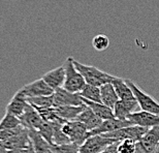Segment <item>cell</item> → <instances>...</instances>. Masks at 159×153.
I'll list each match as a JSON object with an SVG mask.
<instances>
[{
  "label": "cell",
  "instance_id": "277c9868",
  "mask_svg": "<svg viewBox=\"0 0 159 153\" xmlns=\"http://www.w3.org/2000/svg\"><path fill=\"white\" fill-rule=\"evenodd\" d=\"M62 132L69 139L70 143H74L80 147L87 140L89 130L82 122L75 120L65 121L62 125Z\"/></svg>",
  "mask_w": 159,
  "mask_h": 153
},
{
  "label": "cell",
  "instance_id": "3957f363",
  "mask_svg": "<svg viewBox=\"0 0 159 153\" xmlns=\"http://www.w3.org/2000/svg\"><path fill=\"white\" fill-rule=\"evenodd\" d=\"M125 81L127 83V85L131 89L135 100H138L139 109L142 111H146V112L158 115L159 116V104L157 101L154 98H152L149 94L143 91L131 80H125Z\"/></svg>",
  "mask_w": 159,
  "mask_h": 153
},
{
  "label": "cell",
  "instance_id": "5b68a950",
  "mask_svg": "<svg viewBox=\"0 0 159 153\" xmlns=\"http://www.w3.org/2000/svg\"><path fill=\"white\" fill-rule=\"evenodd\" d=\"M147 130L148 128H146V127L130 125V126L123 127V128H120L118 130H115V132L104 133L102 136L106 137V138L115 140L116 142H121L124 141V140H132V141L139 142Z\"/></svg>",
  "mask_w": 159,
  "mask_h": 153
},
{
  "label": "cell",
  "instance_id": "5bb4252c",
  "mask_svg": "<svg viewBox=\"0 0 159 153\" xmlns=\"http://www.w3.org/2000/svg\"><path fill=\"white\" fill-rule=\"evenodd\" d=\"M44 82L50 86L53 90H56L58 88H62L65 81V68L64 65L58 66V67L48 72L47 74L43 76Z\"/></svg>",
  "mask_w": 159,
  "mask_h": 153
},
{
  "label": "cell",
  "instance_id": "4316f807",
  "mask_svg": "<svg viewBox=\"0 0 159 153\" xmlns=\"http://www.w3.org/2000/svg\"><path fill=\"white\" fill-rule=\"evenodd\" d=\"M53 153H78L80 147L74 143H67L62 145H53Z\"/></svg>",
  "mask_w": 159,
  "mask_h": 153
},
{
  "label": "cell",
  "instance_id": "9c48e42d",
  "mask_svg": "<svg viewBox=\"0 0 159 153\" xmlns=\"http://www.w3.org/2000/svg\"><path fill=\"white\" fill-rule=\"evenodd\" d=\"M20 91L25 95L26 98L36 97V96H46V95H52L54 90L43 81V79L35 80V81L26 84L23 86Z\"/></svg>",
  "mask_w": 159,
  "mask_h": 153
},
{
  "label": "cell",
  "instance_id": "30bf717a",
  "mask_svg": "<svg viewBox=\"0 0 159 153\" xmlns=\"http://www.w3.org/2000/svg\"><path fill=\"white\" fill-rule=\"evenodd\" d=\"M127 120L130 121L132 125L146 127V128H151L153 126H159L158 115L146 112V111H138V112L129 115Z\"/></svg>",
  "mask_w": 159,
  "mask_h": 153
},
{
  "label": "cell",
  "instance_id": "ffe728a7",
  "mask_svg": "<svg viewBox=\"0 0 159 153\" xmlns=\"http://www.w3.org/2000/svg\"><path fill=\"white\" fill-rule=\"evenodd\" d=\"M111 83H112V85L115 88V91L117 95H118L119 100H133V98H135L131 89L127 85L125 80L118 78V76H114Z\"/></svg>",
  "mask_w": 159,
  "mask_h": 153
},
{
  "label": "cell",
  "instance_id": "484cf974",
  "mask_svg": "<svg viewBox=\"0 0 159 153\" xmlns=\"http://www.w3.org/2000/svg\"><path fill=\"white\" fill-rule=\"evenodd\" d=\"M92 46H93L94 50L98 51V52H102L109 48L110 39L106 34H97L92 39Z\"/></svg>",
  "mask_w": 159,
  "mask_h": 153
},
{
  "label": "cell",
  "instance_id": "ba28073f",
  "mask_svg": "<svg viewBox=\"0 0 159 153\" xmlns=\"http://www.w3.org/2000/svg\"><path fill=\"white\" fill-rule=\"evenodd\" d=\"M83 104L82 97L79 93H71L64 88H58L53 93V107L63 106H81Z\"/></svg>",
  "mask_w": 159,
  "mask_h": 153
},
{
  "label": "cell",
  "instance_id": "ac0fdd59",
  "mask_svg": "<svg viewBox=\"0 0 159 153\" xmlns=\"http://www.w3.org/2000/svg\"><path fill=\"white\" fill-rule=\"evenodd\" d=\"M86 108V104L83 103L81 106H63L55 108L56 114L64 121H75L80 114Z\"/></svg>",
  "mask_w": 159,
  "mask_h": 153
},
{
  "label": "cell",
  "instance_id": "1f68e13d",
  "mask_svg": "<svg viewBox=\"0 0 159 153\" xmlns=\"http://www.w3.org/2000/svg\"><path fill=\"white\" fill-rule=\"evenodd\" d=\"M0 153H8V150H6L1 141H0Z\"/></svg>",
  "mask_w": 159,
  "mask_h": 153
},
{
  "label": "cell",
  "instance_id": "8992f818",
  "mask_svg": "<svg viewBox=\"0 0 159 153\" xmlns=\"http://www.w3.org/2000/svg\"><path fill=\"white\" fill-rule=\"evenodd\" d=\"M159 144V126L148 128L145 135L136 142L135 153H153Z\"/></svg>",
  "mask_w": 159,
  "mask_h": 153
},
{
  "label": "cell",
  "instance_id": "7c38bea8",
  "mask_svg": "<svg viewBox=\"0 0 159 153\" xmlns=\"http://www.w3.org/2000/svg\"><path fill=\"white\" fill-rule=\"evenodd\" d=\"M139 108V103L135 98H133V100H119L118 103L116 104V106L113 109L114 116L117 119L127 120L129 115L138 112Z\"/></svg>",
  "mask_w": 159,
  "mask_h": 153
},
{
  "label": "cell",
  "instance_id": "7a4b0ae2",
  "mask_svg": "<svg viewBox=\"0 0 159 153\" xmlns=\"http://www.w3.org/2000/svg\"><path fill=\"white\" fill-rule=\"evenodd\" d=\"M63 65L65 68V81L63 88L71 93H79L84 88L86 82L81 72L75 68L74 64V58L67 57Z\"/></svg>",
  "mask_w": 159,
  "mask_h": 153
},
{
  "label": "cell",
  "instance_id": "9a60e30c",
  "mask_svg": "<svg viewBox=\"0 0 159 153\" xmlns=\"http://www.w3.org/2000/svg\"><path fill=\"white\" fill-rule=\"evenodd\" d=\"M28 106L27 98L25 97V95L19 90L17 93L14 95V97L11 98V101L8 103L7 107H6V112L9 114L15 115L16 117H20L25 112L26 108Z\"/></svg>",
  "mask_w": 159,
  "mask_h": 153
},
{
  "label": "cell",
  "instance_id": "d6986e66",
  "mask_svg": "<svg viewBox=\"0 0 159 153\" xmlns=\"http://www.w3.org/2000/svg\"><path fill=\"white\" fill-rule=\"evenodd\" d=\"M100 97L101 103L111 109H114V107L116 106V104L119 100V97L112 83H107V84L100 86Z\"/></svg>",
  "mask_w": 159,
  "mask_h": 153
},
{
  "label": "cell",
  "instance_id": "836d02e7",
  "mask_svg": "<svg viewBox=\"0 0 159 153\" xmlns=\"http://www.w3.org/2000/svg\"><path fill=\"white\" fill-rule=\"evenodd\" d=\"M78 153H82V152H80V151H79V152H78Z\"/></svg>",
  "mask_w": 159,
  "mask_h": 153
},
{
  "label": "cell",
  "instance_id": "f1b7e54d",
  "mask_svg": "<svg viewBox=\"0 0 159 153\" xmlns=\"http://www.w3.org/2000/svg\"><path fill=\"white\" fill-rule=\"evenodd\" d=\"M25 127L23 125H20L16 128H11V129H5V128H0V141L1 142H5L9 140L12 137H15L16 135H18L19 132H21Z\"/></svg>",
  "mask_w": 159,
  "mask_h": 153
},
{
  "label": "cell",
  "instance_id": "83f0119b",
  "mask_svg": "<svg viewBox=\"0 0 159 153\" xmlns=\"http://www.w3.org/2000/svg\"><path fill=\"white\" fill-rule=\"evenodd\" d=\"M136 142L132 140H124L119 142L118 153H135Z\"/></svg>",
  "mask_w": 159,
  "mask_h": 153
},
{
  "label": "cell",
  "instance_id": "6da1fadb",
  "mask_svg": "<svg viewBox=\"0 0 159 153\" xmlns=\"http://www.w3.org/2000/svg\"><path fill=\"white\" fill-rule=\"evenodd\" d=\"M74 64L75 66V68L81 72L86 84H90L93 86H97V87H100V86H102L104 84L111 83L114 78V76L107 74L104 72H101L100 69H98L95 66L83 64V63H80L75 59H74Z\"/></svg>",
  "mask_w": 159,
  "mask_h": 153
},
{
  "label": "cell",
  "instance_id": "d6a6232c",
  "mask_svg": "<svg viewBox=\"0 0 159 153\" xmlns=\"http://www.w3.org/2000/svg\"><path fill=\"white\" fill-rule=\"evenodd\" d=\"M153 153H159V144L157 145V147L155 148V150L153 151Z\"/></svg>",
  "mask_w": 159,
  "mask_h": 153
},
{
  "label": "cell",
  "instance_id": "4fadbf2b",
  "mask_svg": "<svg viewBox=\"0 0 159 153\" xmlns=\"http://www.w3.org/2000/svg\"><path fill=\"white\" fill-rule=\"evenodd\" d=\"M22 125L26 127L27 129H33L37 130L39 128L40 124L43 123V118L40 117V115L36 111L35 108H33L31 104L28 103V106L25 110L22 116L19 117Z\"/></svg>",
  "mask_w": 159,
  "mask_h": 153
},
{
  "label": "cell",
  "instance_id": "7402d4cb",
  "mask_svg": "<svg viewBox=\"0 0 159 153\" xmlns=\"http://www.w3.org/2000/svg\"><path fill=\"white\" fill-rule=\"evenodd\" d=\"M79 95L82 98H84V100L95 101V103H101L100 87H97V86L86 84L84 88L79 92Z\"/></svg>",
  "mask_w": 159,
  "mask_h": 153
},
{
  "label": "cell",
  "instance_id": "cb8c5ba5",
  "mask_svg": "<svg viewBox=\"0 0 159 153\" xmlns=\"http://www.w3.org/2000/svg\"><path fill=\"white\" fill-rule=\"evenodd\" d=\"M22 125L20 119L18 117H16L15 115L9 114L6 112L5 115L3 116L2 120L0 121V128H5V129H11L16 128V127Z\"/></svg>",
  "mask_w": 159,
  "mask_h": 153
},
{
  "label": "cell",
  "instance_id": "44dd1931",
  "mask_svg": "<svg viewBox=\"0 0 159 153\" xmlns=\"http://www.w3.org/2000/svg\"><path fill=\"white\" fill-rule=\"evenodd\" d=\"M82 101L87 107L90 108L102 121L107 119H111V118H115L113 109L107 107L106 104H103L102 103H95V101H90V100H84V98H82Z\"/></svg>",
  "mask_w": 159,
  "mask_h": 153
},
{
  "label": "cell",
  "instance_id": "d4e9b609",
  "mask_svg": "<svg viewBox=\"0 0 159 153\" xmlns=\"http://www.w3.org/2000/svg\"><path fill=\"white\" fill-rule=\"evenodd\" d=\"M43 138L51 145L53 144V135H54V130H53V125L50 122L47 121H43V123L40 124L39 128L36 130Z\"/></svg>",
  "mask_w": 159,
  "mask_h": 153
},
{
  "label": "cell",
  "instance_id": "4dcf8cb0",
  "mask_svg": "<svg viewBox=\"0 0 159 153\" xmlns=\"http://www.w3.org/2000/svg\"><path fill=\"white\" fill-rule=\"evenodd\" d=\"M8 153H35L32 148V145L29 146L27 148H22V149H16V150L8 151Z\"/></svg>",
  "mask_w": 159,
  "mask_h": 153
},
{
  "label": "cell",
  "instance_id": "e0dca14e",
  "mask_svg": "<svg viewBox=\"0 0 159 153\" xmlns=\"http://www.w3.org/2000/svg\"><path fill=\"white\" fill-rule=\"evenodd\" d=\"M29 133V138L31 141V145L35 153H53L52 146L49 144L43 137H41L36 130L28 129Z\"/></svg>",
  "mask_w": 159,
  "mask_h": 153
},
{
  "label": "cell",
  "instance_id": "603a6c76",
  "mask_svg": "<svg viewBox=\"0 0 159 153\" xmlns=\"http://www.w3.org/2000/svg\"><path fill=\"white\" fill-rule=\"evenodd\" d=\"M27 101L34 108H52L53 107V94L46 95V96L29 97V98H27Z\"/></svg>",
  "mask_w": 159,
  "mask_h": 153
},
{
  "label": "cell",
  "instance_id": "f546056e",
  "mask_svg": "<svg viewBox=\"0 0 159 153\" xmlns=\"http://www.w3.org/2000/svg\"><path fill=\"white\" fill-rule=\"evenodd\" d=\"M118 145H119V142L113 143V144L107 146L104 150H102L99 153H118Z\"/></svg>",
  "mask_w": 159,
  "mask_h": 153
},
{
  "label": "cell",
  "instance_id": "8fae6325",
  "mask_svg": "<svg viewBox=\"0 0 159 153\" xmlns=\"http://www.w3.org/2000/svg\"><path fill=\"white\" fill-rule=\"evenodd\" d=\"M130 125H132V124L128 120H120V119H117V118H111V119L103 120L97 128L91 130V132H88V138L91 136H95V135L109 133V132H115V130H118L120 128H123V127L130 126Z\"/></svg>",
  "mask_w": 159,
  "mask_h": 153
},
{
  "label": "cell",
  "instance_id": "2e32d148",
  "mask_svg": "<svg viewBox=\"0 0 159 153\" xmlns=\"http://www.w3.org/2000/svg\"><path fill=\"white\" fill-rule=\"evenodd\" d=\"M77 121H80V122H82L84 124V125L87 127V129L89 132L97 128L101 124V122H102V120L87 106H86L84 111L78 116Z\"/></svg>",
  "mask_w": 159,
  "mask_h": 153
},
{
  "label": "cell",
  "instance_id": "52a82bcc",
  "mask_svg": "<svg viewBox=\"0 0 159 153\" xmlns=\"http://www.w3.org/2000/svg\"><path fill=\"white\" fill-rule=\"evenodd\" d=\"M115 142V140L106 138L102 135L91 136L87 138L82 146H80L79 151L82 153H99Z\"/></svg>",
  "mask_w": 159,
  "mask_h": 153
}]
</instances>
